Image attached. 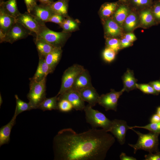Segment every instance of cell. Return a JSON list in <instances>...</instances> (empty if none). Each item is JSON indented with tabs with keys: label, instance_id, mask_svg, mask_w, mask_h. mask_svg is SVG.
<instances>
[{
	"label": "cell",
	"instance_id": "obj_1",
	"mask_svg": "<svg viewBox=\"0 0 160 160\" xmlns=\"http://www.w3.org/2000/svg\"><path fill=\"white\" fill-rule=\"evenodd\" d=\"M115 141L103 129L92 128L80 133L71 128L64 129L53 139L54 159L103 160Z\"/></svg>",
	"mask_w": 160,
	"mask_h": 160
},
{
	"label": "cell",
	"instance_id": "obj_2",
	"mask_svg": "<svg viewBox=\"0 0 160 160\" xmlns=\"http://www.w3.org/2000/svg\"><path fill=\"white\" fill-rule=\"evenodd\" d=\"M131 129L134 131L138 136V139L134 144H128L133 148L135 154L138 150H143L149 153H154L159 151V136L160 134L150 132L147 134H143L133 128Z\"/></svg>",
	"mask_w": 160,
	"mask_h": 160
},
{
	"label": "cell",
	"instance_id": "obj_3",
	"mask_svg": "<svg viewBox=\"0 0 160 160\" xmlns=\"http://www.w3.org/2000/svg\"><path fill=\"white\" fill-rule=\"evenodd\" d=\"M89 104L85 106V112L86 122L92 128L101 127L109 132L112 124V121L108 119L103 113L92 108Z\"/></svg>",
	"mask_w": 160,
	"mask_h": 160
},
{
	"label": "cell",
	"instance_id": "obj_4",
	"mask_svg": "<svg viewBox=\"0 0 160 160\" xmlns=\"http://www.w3.org/2000/svg\"><path fill=\"white\" fill-rule=\"evenodd\" d=\"M47 78L39 81L30 79L29 91L27 97L33 109H38L46 97Z\"/></svg>",
	"mask_w": 160,
	"mask_h": 160
},
{
	"label": "cell",
	"instance_id": "obj_5",
	"mask_svg": "<svg viewBox=\"0 0 160 160\" xmlns=\"http://www.w3.org/2000/svg\"><path fill=\"white\" fill-rule=\"evenodd\" d=\"M70 33L57 32L52 31L45 25H42L37 35L56 48H62L70 36Z\"/></svg>",
	"mask_w": 160,
	"mask_h": 160
},
{
	"label": "cell",
	"instance_id": "obj_6",
	"mask_svg": "<svg viewBox=\"0 0 160 160\" xmlns=\"http://www.w3.org/2000/svg\"><path fill=\"white\" fill-rule=\"evenodd\" d=\"M85 69L83 66L76 64L67 68L63 75L60 88L57 95L62 94L72 88L78 75Z\"/></svg>",
	"mask_w": 160,
	"mask_h": 160
},
{
	"label": "cell",
	"instance_id": "obj_7",
	"mask_svg": "<svg viewBox=\"0 0 160 160\" xmlns=\"http://www.w3.org/2000/svg\"><path fill=\"white\" fill-rule=\"evenodd\" d=\"M124 91L123 88L119 92L111 89L109 92L100 96L98 103L104 108L106 111L112 110L116 111L118 99Z\"/></svg>",
	"mask_w": 160,
	"mask_h": 160
},
{
	"label": "cell",
	"instance_id": "obj_8",
	"mask_svg": "<svg viewBox=\"0 0 160 160\" xmlns=\"http://www.w3.org/2000/svg\"><path fill=\"white\" fill-rule=\"evenodd\" d=\"M33 32L17 22L5 34V41L12 44L32 35Z\"/></svg>",
	"mask_w": 160,
	"mask_h": 160
},
{
	"label": "cell",
	"instance_id": "obj_9",
	"mask_svg": "<svg viewBox=\"0 0 160 160\" xmlns=\"http://www.w3.org/2000/svg\"><path fill=\"white\" fill-rule=\"evenodd\" d=\"M58 101L63 99L68 101L73 105V108L76 111H82L85 106L84 101L79 91L73 88L58 95Z\"/></svg>",
	"mask_w": 160,
	"mask_h": 160
},
{
	"label": "cell",
	"instance_id": "obj_10",
	"mask_svg": "<svg viewBox=\"0 0 160 160\" xmlns=\"http://www.w3.org/2000/svg\"><path fill=\"white\" fill-rule=\"evenodd\" d=\"M112 121V125L109 132L112 133L120 145H123L125 142L126 134L129 126L124 120L115 119Z\"/></svg>",
	"mask_w": 160,
	"mask_h": 160
},
{
	"label": "cell",
	"instance_id": "obj_11",
	"mask_svg": "<svg viewBox=\"0 0 160 160\" xmlns=\"http://www.w3.org/2000/svg\"><path fill=\"white\" fill-rule=\"evenodd\" d=\"M30 13L41 25H45V23L54 14L48 5L41 4H37Z\"/></svg>",
	"mask_w": 160,
	"mask_h": 160
},
{
	"label": "cell",
	"instance_id": "obj_12",
	"mask_svg": "<svg viewBox=\"0 0 160 160\" xmlns=\"http://www.w3.org/2000/svg\"><path fill=\"white\" fill-rule=\"evenodd\" d=\"M17 22L25 28L37 35L42 25H40L34 17L27 11L20 14L16 18Z\"/></svg>",
	"mask_w": 160,
	"mask_h": 160
},
{
	"label": "cell",
	"instance_id": "obj_13",
	"mask_svg": "<svg viewBox=\"0 0 160 160\" xmlns=\"http://www.w3.org/2000/svg\"><path fill=\"white\" fill-rule=\"evenodd\" d=\"M105 38H117L121 36L123 29L111 17L102 22Z\"/></svg>",
	"mask_w": 160,
	"mask_h": 160
},
{
	"label": "cell",
	"instance_id": "obj_14",
	"mask_svg": "<svg viewBox=\"0 0 160 160\" xmlns=\"http://www.w3.org/2000/svg\"><path fill=\"white\" fill-rule=\"evenodd\" d=\"M80 95L85 102L92 107L98 103L100 96L95 89L92 86L82 89L78 90Z\"/></svg>",
	"mask_w": 160,
	"mask_h": 160
},
{
	"label": "cell",
	"instance_id": "obj_15",
	"mask_svg": "<svg viewBox=\"0 0 160 160\" xmlns=\"http://www.w3.org/2000/svg\"><path fill=\"white\" fill-rule=\"evenodd\" d=\"M34 41L36 45L39 58L44 59L56 47L42 38L35 36Z\"/></svg>",
	"mask_w": 160,
	"mask_h": 160
},
{
	"label": "cell",
	"instance_id": "obj_16",
	"mask_svg": "<svg viewBox=\"0 0 160 160\" xmlns=\"http://www.w3.org/2000/svg\"><path fill=\"white\" fill-rule=\"evenodd\" d=\"M121 2H106L102 5L99 14L102 22L112 17Z\"/></svg>",
	"mask_w": 160,
	"mask_h": 160
},
{
	"label": "cell",
	"instance_id": "obj_17",
	"mask_svg": "<svg viewBox=\"0 0 160 160\" xmlns=\"http://www.w3.org/2000/svg\"><path fill=\"white\" fill-rule=\"evenodd\" d=\"M131 10L127 3L121 2L111 17L123 28L124 21Z\"/></svg>",
	"mask_w": 160,
	"mask_h": 160
},
{
	"label": "cell",
	"instance_id": "obj_18",
	"mask_svg": "<svg viewBox=\"0 0 160 160\" xmlns=\"http://www.w3.org/2000/svg\"><path fill=\"white\" fill-rule=\"evenodd\" d=\"M139 11L140 25L144 28L157 25L152 12L151 7Z\"/></svg>",
	"mask_w": 160,
	"mask_h": 160
},
{
	"label": "cell",
	"instance_id": "obj_19",
	"mask_svg": "<svg viewBox=\"0 0 160 160\" xmlns=\"http://www.w3.org/2000/svg\"><path fill=\"white\" fill-rule=\"evenodd\" d=\"M131 9L124 23L123 28L127 33L132 32L140 26L139 15Z\"/></svg>",
	"mask_w": 160,
	"mask_h": 160
},
{
	"label": "cell",
	"instance_id": "obj_20",
	"mask_svg": "<svg viewBox=\"0 0 160 160\" xmlns=\"http://www.w3.org/2000/svg\"><path fill=\"white\" fill-rule=\"evenodd\" d=\"M39 61L36 72L33 76L29 79L36 81H41L51 73L49 68L44 59L39 58Z\"/></svg>",
	"mask_w": 160,
	"mask_h": 160
},
{
	"label": "cell",
	"instance_id": "obj_21",
	"mask_svg": "<svg viewBox=\"0 0 160 160\" xmlns=\"http://www.w3.org/2000/svg\"><path fill=\"white\" fill-rule=\"evenodd\" d=\"M16 22L15 18L7 14L0 6V30L6 34Z\"/></svg>",
	"mask_w": 160,
	"mask_h": 160
},
{
	"label": "cell",
	"instance_id": "obj_22",
	"mask_svg": "<svg viewBox=\"0 0 160 160\" xmlns=\"http://www.w3.org/2000/svg\"><path fill=\"white\" fill-rule=\"evenodd\" d=\"M62 52V48H55L45 57V61L49 66L51 73L54 71L60 60Z\"/></svg>",
	"mask_w": 160,
	"mask_h": 160
},
{
	"label": "cell",
	"instance_id": "obj_23",
	"mask_svg": "<svg viewBox=\"0 0 160 160\" xmlns=\"http://www.w3.org/2000/svg\"><path fill=\"white\" fill-rule=\"evenodd\" d=\"M17 116L14 114L10 121L0 129V146L7 144L10 140V135L12 129L16 124Z\"/></svg>",
	"mask_w": 160,
	"mask_h": 160
},
{
	"label": "cell",
	"instance_id": "obj_24",
	"mask_svg": "<svg viewBox=\"0 0 160 160\" xmlns=\"http://www.w3.org/2000/svg\"><path fill=\"white\" fill-rule=\"evenodd\" d=\"M69 0H58L48 4L55 14H59L65 17H69L68 14Z\"/></svg>",
	"mask_w": 160,
	"mask_h": 160
},
{
	"label": "cell",
	"instance_id": "obj_25",
	"mask_svg": "<svg viewBox=\"0 0 160 160\" xmlns=\"http://www.w3.org/2000/svg\"><path fill=\"white\" fill-rule=\"evenodd\" d=\"M92 86L90 76L88 71L85 69L78 75L72 88L79 90Z\"/></svg>",
	"mask_w": 160,
	"mask_h": 160
},
{
	"label": "cell",
	"instance_id": "obj_26",
	"mask_svg": "<svg viewBox=\"0 0 160 160\" xmlns=\"http://www.w3.org/2000/svg\"><path fill=\"white\" fill-rule=\"evenodd\" d=\"M123 84V89L125 91L129 92L130 91L136 89V84L137 79L134 75L133 71L127 69L122 77Z\"/></svg>",
	"mask_w": 160,
	"mask_h": 160
},
{
	"label": "cell",
	"instance_id": "obj_27",
	"mask_svg": "<svg viewBox=\"0 0 160 160\" xmlns=\"http://www.w3.org/2000/svg\"><path fill=\"white\" fill-rule=\"evenodd\" d=\"M0 6L9 15L16 18L20 14L17 5V0H0Z\"/></svg>",
	"mask_w": 160,
	"mask_h": 160
},
{
	"label": "cell",
	"instance_id": "obj_28",
	"mask_svg": "<svg viewBox=\"0 0 160 160\" xmlns=\"http://www.w3.org/2000/svg\"><path fill=\"white\" fill-rule=\"evenodd\" d=\"M153 3L152 0H127V4L131 9L136 11L151 7Z\"/></svg>",
	"mask_w": 160,
	"mask_h": 160
},
{
	"label": "cell",
	"instance_id": "obj_29",
	"mask_svg": "<svg viewBox=\"0 0 160 160\" xmlns=\"http://www.w3.org/2000/svg\"><path fill=\"white\" fill-rule=\"evenodd\" d=\"M58 95L49 98H46L40 104L38 108L43 111L58 110Z\"/></svg>",
	"mask_w": 160,
	"mask_h": 160
},
{
	"label": "cell",
	"instance_id": "obj_30",
	"mask_svg": "<svg viewBox=\"0 0 160 160\" xmlns=\"http://www.w3.org/2000/svg\"><path fill=\"white\" fill-rule=\"evenodd\" d=\"M59 25L62 28L63 31L67 33L75 31L79 28L78 22L69 16L66 17Z\"/></svg>",
	"mask_w": 160,
	"mask_h": 160
},
{
	"label": "cell",
	"instance_id": "obj_31",
	"mask_svg": "<svg viewBox=\"0 0 160 160\" xmlns=\"http://www.w3.org/2000/svg\"><path fill=\"white\" fill-rule=\"evenodd\" d=\"M16 106L14 114L17 116L21 113L33 109L29 103L25 102L21 100L17 95H15Z\"/></svg>",
	"mask_w": 160,
	"mask_h": 160
},
{
	"label": "cell",
	"instance_id": "obj_32",
	"mask_svg": "<svg viewBox=\"0 0 160 160\" xmlns=\"http://www.w3.org/2000/svg\"><path fill=\"white\" fill-rule=\"evenodd\" d=\"M106 47L114 50L117 53L121 49L120 39L117 38H105Z\"/></svg>",
	"mask_w": 160,
	"mask_h": 160
},
{
	"label": "cell",
	"instance_id": "obj_33",
	"mask_svg": "<svg viewBox=\"0 0 160 160\" xmlns=\"http://www.w3.org/2000/svg\"><path fill=\"white\" fill-rule=\"evenodd\" d=\"M129 129L134 128H140L148 130L152 132L160 134V122L157 123H151L143 126H129Z\"/></svg>",
	"mask_w": 160,
	"mask_h": 160
},
{
	"label": "cell",
	"instance_id": "obj_34",
	"mask_svg": "<svg viewBox=\"0 0 160 160\" xmlns=\"http://www.w3.org/2000/svg\"><path fill=\"white\" fill-rule=\"evenodd\" d=\"M151 9L157 24L160 23V0L153 1Z\"/></svg>",
	"mask_w": 160,
	"mask_h": 160
},
{
	"label": "cell",
	"instance_id": "obj_35",
	"mask_svg": "<svg viewBox=\"0 0 160 160\" xmlns=\"http://www.w3.org/2000/svg\"><path fill=\"white\" fill-rule=\"evenodd\" d=\"M137 89H139L143 93L148 94L157 95L159 92L156 91L149 84H136Z\"/></svg>",
	"mask_w": 160,
	"mask_h": 160
},
{
	"label": "cell",
	"instance_id": "obj_36",
	"mask_svg": "<svg viewBox=\"0 0 160 160\" xmlns=\"http://www.w3.org/2000/svg\"><path fill=\"white\" fill-rule=\"evenodd\" d=\"M117 54L114 50L106 47L103 52V57L105 61L111 63L115 59Z\"/></svg>",
	"mask_w": 160,
	"mask_h": 160
},
{
	"label": "cell",
	"instance_id": "obj_37",
	"mask_svg": "<svg viewBox=\"0 0 160 160\" xmlns=\"http://www.w3.org/2000/svg\"><path fill=\"white\" fill-rule=\"evenodd\" d=\"M57 105L58 110L62 112H68L73 108L71 103L66 100L63 99L58 101Z\"/></svg>",
	"mask_w": 160,
	"mask_h": 160
},
{
	"label": "cell",
	"instance_id": "obj_38",
	"mask_svg": "<svg viewBox=\"0 0 160 160\" xmlns=\"http://www.w3.org/2000/svg\"><path fill=\"white\" fill-rule=\"evenodd\" d=\"M65 18L61 15L54 14L49 18L47 22H52L57 24L60 25L62 23Z\"/></svg>",
	"mask_w": 160,
	"mask_h": 160
},
{
	"label": "cell",
	"instance_id": "obj_39",
	"mask_svg": "<svg viewBox=\"0 0 160 160\" xmlns=\"http://www.w3.org/2000/svg\"><path fill=\"white\" fill-rule=\"evenodd\" d=\"M145 160H160V151L154 153H149L144 156Z\"/></svg>",
	"mask_w": 160,
	"mask_h": 160
},
{
	"label": "cell",
	"instance_id": "obj_40",
	"mask_svg": "<svg viewBox=\"0 0 160 160\" xmlns=\"http://www.w3.org/2000/svg\"><path fill=\"white\" fill-rule=\"evenodd\" d=\"M27 11L30 13L34 7L37 4V0H24Z\"/></svg>",
	"mask_w": 160,
	"mask_h": 160
},
{
	"label": "cell",
	"instance_id": "obj_41",
	"mask_svg": "<svg viewBox=\"0 0 160 160\" xmlns=\"http://www.w3.org/2000/svg\"><path fill=\"white\" fill-rule=\"evenodd\" d=\"M121 49L129 47L132 45V42L129 41L127 39L124 37L120 39Z\"/></svg>",
	"mask_w": 160,
	"mask_h": 160
},
{
	"label": "cell",
	"instance_id": "obj_42",
	"mask_svg": "<svg viewBox=\"0 0 160 160\" xmlns=\"http://www.w3.org/2000/svg\"><path fill=\"white\" fill-rule=\"evenodd\" d=\"M157 92H160V81H156L150 82L148 83Z\"/></svg>",
	"mask_w": 160,
	"mask_h": 160
},
{
	"label": "cell",
	"instance_id": "obj_43",
	"mask_svg": "<svg viewBox=\"0 0 160 160\" xmlns=\"http://www.w3.org/2000/svg\"><path fill=\"white\" fill-rule=\"evenodd\" d=\"M124 37L129 41L132 42L135 41L137 39L135 36L132 32L127 33Z\"/></svg>",
	"mask_w": 160,
	"mask_h": 160
},
{
	"label": "cell",
	"instance_id": "obj_44",
	"mask_svg": "<svg viewBox=\"0 0 160 160\" xmlns=\"http://www.w3.org/2000/svg\"><path fill=\"white\" fill-rule=\"evenodd\" d=\"M121 160H136L137 159L132 157L127 156L126 154L123 152L121 153L119 156Z\"/></svg>",
	"mask_w": 160,
	"mask_h": 160
},
{
	"label": "cell",
	"instance_id": "obj_45",
	"mask_svg": "<svg viewBox=\"0 0 160 160\" xmlns=\"http://www.w3.org/2000/svg\"><path fill=\"white\" fill-rule=\"evenodd\" d=\"M151 123H157L160 122V116L156 113L153 114L150 119Z\"/></svg>",
	"mask_w": 160,
	"mask_h": 160
},
{
	"label": "cell",
	"instance_id": "obj_46",
	"mask_svg": "<svg viewBox=\"0 0 160 160\" xmlns=\"http://www.w3.org/2000/svg\"><path fill=\"white\" fill-rule=\"evenodd\" d=\"M40 4L43 5H48L54 1V0H37Z\"/></svg>",
	"mask_w": 160,
	"mask_h": 160
},
{
	"label": "cell",
	"instance_id": "obj_47",
	"mask_svg": "<svg viewBox=\"0 0 160 160\" xmlns=\"http://www.w3.org/2000/svg\"><path fill=\"white\" fill-rule=\"evenodd\" d=\"M5 34L0 30V42L2 43L5 41Z\"/></svg>",
	"mask_w": 160,
	"mask_h": 160
},
{
	"label": "cell",
	"instance_id": "obj_48",
	"mask_svg": "<svg viewBox=\"0 0 160 160\" xmlns=\"http://www.w3.org/2000/svg\"><path fill=\"white\" fill-rule=\"evenodd\" d=\"M156 113L160 116V106L158 107L157 108Z\"/></svg>",
	"mask_w": 160,
	"mask_h": 160
},
{
	"label": "cell",
	"instance_id": "obj_49",
	"mask_svg": "<svg viewBox=\"0 0 160 160\" xmlns=\"http://www.w3.org/2000/svg\"><path fill=\"white\" fill-rule=\"evenodd\" d=\"M3 103V100L1 93L0 94V106H1Z\"/></svg>",
	"mask_w": 160,
	"mask_h": 160
},
{
	"label": "cell",
	"instance_id": "obj_50",
	"mask_svg": "<svg viewBox=\"0 0 160 160\" xmlns=\"http://www.w3.org/2000/svg\"><path fill=\"white\" fill-rule=\"evenodd\" d=\"M119 1L122 2L127 3V0H119Z\"/></svg>",
	"mask_w": 160,
	"mask_h": 160
}]
</instances>
